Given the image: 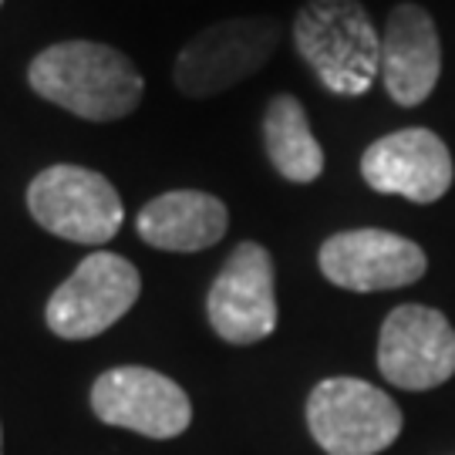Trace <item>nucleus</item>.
<instances>
[{
	"label": "nucleus",
	"instance_id": "f257e3e1",
	"mask_svg": "<svg viewBox=\"0 0 455 455\" xmlns=\"http://www.w3.org/2000/svg\"><path fill=\"white\" fill-rule=\"evenodd\" d=\"M34 95L84 122H118L139 108L146 78L118 48L98 41H61L28 68Z\"/></svg>",
	"mask_w": 455,
	"mask_h": 455
},
{
	"label": "nucleus",
	"instance_id": "9b49d317",
	"mask_svg": "<svg viewBox=\"0 0 455 455\" xmlns=\"http://www.w3.org/2000/svg\"><path fill=\"white\" fill-rule=\"evenodd\" d=\"M361 176L374 193L405 196L408 203H439L452 186V152L435 132L402 129L364 148Z\"/></svg>",
	"mask_w": 455,
	"mask_h": 455
},
{
	"label": "nucleus",
	"instance_id": "0eeeda50",
	"mask_svg": "<svg viewBox=\"0 0 455 455\" xmlns=\"http://www.w3.org/2000/svg\"><path fill=\"white\" fill-rule=\"evenodd\" d=\"M378 368L395 388H439L455 374V327L435 307H395L381 324Z\"/></svg>",
	"mask_w": 455,
	"mask_h": 455
},
{
	"label": "nucleus",
	"instance_id": "4468645a",
	"mask_svg": "<svg viewBox=\"0 0 455 455\" xmlns=\"http://www.w3.org/2000/svg\"><path fill=\"white\" fill-rule=\"evenodd\" d=\"M267 159L287 182L307 186L324 172V148L314 139L304 105L293 95H274L263 115Z\"/></svg>",
	"mask_w": 455,
	"mask_h": 455
},
{
	"label": "nucleus",
	"instance_id": "2eb2a0df",
	"mask_svg": "<svg viewBox=\"0 0 455 455\" xmlns=\"http://www.w3.org/2000/svg\"><path fill=\"white\" fill-rule=\"evenodd\" d=\"M0 455H4V432H0Z\"/></svg>",
	"mask_w": 455,
	"mask_h": 455
},
{
	"label": "nucleus",
	"instance_id": "ddd939ff",
	"mask_svg": "<svg viewBox=\"0 0 455 455\" xmlns=\"http://www.w3.org/2000/svg\"><path fill=\"white\" fill-rule=\"evenodd\" d=\"M135 229L156 250L196 253L223 240L229 229V210L220 196L203 189H172L139 210Z\"/></svg>",
	"mask_w": 455,
	"mask_h": 455
},
{
	"label": "nucleus",
	"instance_id": "1a4fd4ad",
	"mask_svg": "<svg viewBox=\"0 0 455 455\" xmlns=\"http://www.w3.org/2000/svg\"><path fill=\"white\" fill-rule=\"evenodd\" d=\"M92 408L105 425L129 428L146 439H176L193 422L189 395L152 368H112L95 381Z\"/></svg>",
	"mask_w": 455,
	"mask_h": 455
},
{
	"label": "nucleus",
	"instance_id": "9d476101",
	"mask_svg": "<svg viewBox=\"0 0 455 455\" xmlns=\"http://www.w3.org/2000/svg\"><path fill=\"white\" fill-rule=\"evenodd\" d=\"M321 274L344 291H398L428 270L422 246L388 229H344L321 246Z\"/></svg>",
	"mask_w": 455,
	"mask_h": 455
},
{
	"label": "nucleus",
	"instance_id": "f8f14e48",
	"mask_svg": "<svg viewBox=\"0 0 455 455\" xmlns=\"http://www.w3.org/2000/svg\"><path fill=\"white\" fill-rule=\"evenodd\" d=\"M442 75V41L435 20L419 4H398L381 34L378 78L395 105L415 108L435 92Z\"/></svg>",
	"mask_w": 455,
	"mask_h": 455
},
{
	"label": "nucleus",
	"instance_id": "7ed1b4c3",
	"mask_svg": "<svg viewBox=\"0 0 455 455\" xmlns=\"http://www.w3.org/2000/svg\"><path fill=\"white\" fill-rule=\"evenodd\" d=\"M274 17H229L189 37L172 65V82L186 98H212L257 75L276 51Z\"/></svg>",
	"mask_w": 455,
	"mask_h": 455
},
{
	"label": "nucleus",
	"instance_id": "423d86ee",
	"mask_svg": "<svg viewBox=\"0 0 455 455\" xmlns=\"http://www.w3.org/2000/svg\"><path fill=\"white\" fill-rule=\"evenodd\" d=\"M142 293V276L125 257L95 250L51 293L44 321L65 341H88L122 321Z\"/></svg>",
	"mask_w": 455,
	"mask_h": 455
},
{
	"label": "nucleus",
	"instance_id": "39448f33",
	"mask_svg": "<svg viewBox=\"0 0 455 455\" xmlns=\"http://www.w3.org/2000/svg\"><path fill=\"white\" fill-rule=\"evenodd\" d=\"M307 428L327 455H378L402 435V408L361 378H327L310 391Z\"/></svg>",
	"mask_w": 455,
	"mask_h": 455
},
{
	"label": "nucleus",
	"instance_id": "6e6552de",
	"mask_svg": "<svg viewBox=\"0 0 455 455\" xmlns=\"http://www.w3.org/2000/svg\"><path fill=\"white\" fill-rule=\"evenodd\" d=\"M210 327L227 344H257L276 327L274 257L253 240L240 243L216 274L206 297Z\"/></svg>",
	"mask_w": 455,
	"mask_h": 455
},
{
	"label": "nucleus",
	"instance_id": "dca6fc26",
	"mask_svg": "<svg viewBox=\"0 0 455 455\" xmlns=\"http://www.w3.org/2000/svg\"><path fill=\"white\" fill-rule=\"evenodd\" d=\"M0 4H4V0H0Z\"/></svg>",
	"mask_w": 455,
	"mask_h": 455
},
{
	"label": "nucleus",
	"instance_id": "20e7f679",
	"mask_svg": "<svg viewBox=\"0 0 455 455\" xmlns=\"http://www.w3.org/2000/svg\"><path fill=\"white\" fill-rule=\"evenodd\" d=\"M34 223L68 243L101 246L122 229L125 206L115 186L84 165H48L28 186Z\"/></svg>",
	"mask_w": 455,
	"mask_h": 455
},
{
	"label": "nucleus",
	"instance_id": "f03ea898",
	"mask_svg": "<svg viewBox=\"0 0 455 455\" xmlns=\"http://www.w3.org/2000/svg\"><path fill=\"white\" fill-rule=\"evenodd\" d=\"M293 48L331 95L358 98L378 82L381 34L358 0H307L293 17Z\"/></svg>",
	"mask_w": 455,
	"mask_h": 455
}]
</instances>
